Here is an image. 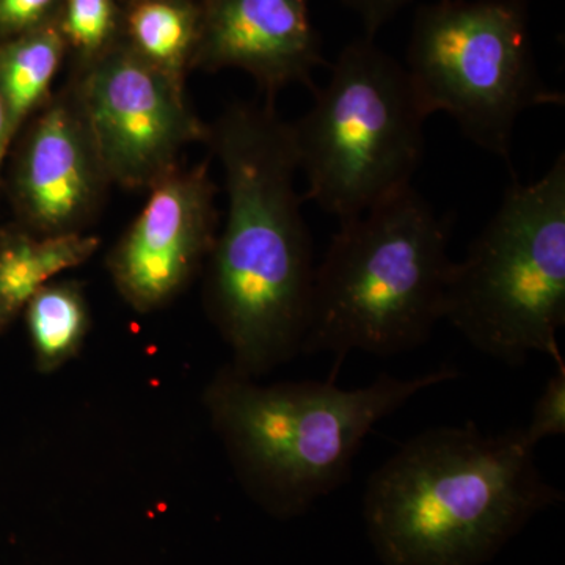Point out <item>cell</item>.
<instances>
[{"label":"cell","mask_w":565,"mask_h":565,"mask_svg":"<svg viewBox=\"0 0 565 565\" xmlns=\"http://www.w3.org/2000/svg\"><path fill=\"white\" fill-rule=\"evenodd\" d=\"M148 192L107 255L115 289L140 315L162 310L191 286L206 266L221 223L210 161L180 166Z\"/></svg>","instance_id":"9"},{"label":"cell","mask_w":565,"mask_h":565,"mask_svg":"<svg viewBox=\"0 0 565 565\" xmlns=\"http://www.w3.org/2000/svg\"><path fill=\"white\" fill-rule=\"evenodd\" d=\"M36 114L14 174L22 221L39 236L87 233L114 184L71 81Z\"/></svg>","instance_id":"10"},{"label":"cell","mask_w":565,"mask_h":565,"mask_svg":"<svg viewBox=\"0 0 565 565\" xmlns=\"http://www.w3.org/2000/svg\"><path fill=\"white\" fill-rule=\"evenodd\" d=\"M62 0H0V36L14 39L54 21Z\"/></svg>","instance_id":"18"},{"label":"cell","mask_w":565,"mask_h":565,"mask_svg":"<svg viewBox=\"0 0 565 565\" xmlns=\"http://www.w3.org/2000/svg\"><path fill=\"white\" fill-rule=\"evenodd\" d=\"M202 0H121V41L141 61L185 82L193 71Z\"/></svg>","instance_id":"13"},{"label":"cell","mask_w":565,"mask_h":565,"mask_svg":"<svg viewBox=\"0 0 565 565\" xmlns=\"http://www.w3.org/2000/svg\"><path fill=\"white\" fill-rule=\"evenodd\" d=\"M11 141L9 125H7L6 109H3L2 99H0V163H2L3 156H6L7 148Z\"/></svg>","instance_id":"20"},{"label":"cell","mask_w":565,"mask_h":565,"mask_svg":"<svg viewBox=\"0 0 565 565\" xmlns=\"http://www.w3.org/2000/svg\"><path fill=\"white\" fill-rule=\"evenodd\" d=\"M68 55L58 17L35 31L0 44V99L11 140L47 102L52 82Z\"/></svg>","instance_id":"14"},{"label":"cell","mask_w":565,"mask_h":565,"mask_svg":"<svg viewBox=\"0 0 565 565\" xmlns=\"http://www.w3.org/2000/svg\"><path fill=\"white\" fill-rule=\"evenodd\" d=\"M203 18L193 70H241L266 102L302 84L316 90L315 71L327 66L310 0H202Z\"/></svg>","instance_id":"11"},{"label":"cell","mask_w":565,"mask_h":565,"mask_svg":"<svg viewBox=\"0 0 565 565\" xmlns=\"http://www.w3.org/2000/svg\"><path fill=\"white\" fill-rule=\"evenodd\" d=\"M457 375L446 366L411 379L381 374L344 390L334 377L258 385L230 366L207 386L204 404L247 492L269 514L291 519L348 482L375 424Z\"/></svg>","instance_id":"3"},{"label":"cell","mask_w":565,"mask_h":565,"mask_svg":"<svg viewBox=\"0 0 565 565\" xmlns=\"http://www.w3.org/2000/svg\"><path fill=\"white\" fill-rule=\"evenodd\" d=\"M206 145L222 163L228 210L204 266V307L233 370L256 379L302 352L313 292L291 122L274 103H233Z\"/></svg>","instance_id":"1"},{"label":"cell","mask_w":565,"mask_h":565,"mask_svg":"<svg viewBox=\"0 0 565 565\" xmlns=\"http://www.w3.org/2000/svg\"><path fill=\"white\" fill-rule=\"evenodd\" d=\"M313 93V107L291 122L303 199L341 225L412 188L427 114L404 65L364 36L341 51Z\"/></svg>","instance_id":"6"},{"label":"cell","mask_w":565,"mask_h":565,"mask_svg":"<svg viewBox=\"0 0 565 565\" xmlns=\"http://www.w3.org/2000/svg\"><path fill=\"white\" fill-rule=\"evenodd\" d=\"M58 28L74 68H82L121 40V0H62Z\"/></svg>","instance_id":"16"},{"label":"cell","mask_w":565,"mask_h":565,"mask_svg":"<svg viewBox=\"0 0 565 565\" xmlns=\"http://www.w3.org/2000/svg\"><path fill=\"white\" fill-rule=\"evenodd\" d=\"M102 247L95 234L39 236L24 232L0 236V329L14 318L29 300L54 280L76 269Z\"/></svg>","instance_id":"12"},{"label":"cell","mask_w":565,"mask_h":565,"mask_svg":"<svg viewBox=\"0 0 565 565\" xmlns=\"http://www.w3.org/2000/svg\"><path fill=\"white\" fill-rule=\"evenodd\" d=\"M522 429L475 424L416 435L367 481L363 515L384 565H484L564 500Z\"/></svg>","instance_id":"2"},{"label":"cell","mask_w":565,"mask_h":565,"mask_svg":"<svg viewBox=\"0 0 565 565\" xmlns=\"http://www.w3.org/2000/svg\"><path fill=\"white\" fill-rule=\"evenodd\" d=\"M111 184L150 191L180 167L182 151L206 143L210 125L185 82L141 61L122 41L70 77Z\"/></svg>","instance_id":"8"},{"label":"cell","mask_w":565,"mask_h":565,"mask_svg":"<svg viewBox=\"0 0 565 565\" xmlns=\"http://www.w3.org/2000/svg\"><path fill=\"white\" fill-rule=\"evenodd\" d=\"M449 222L405 189L341 223L316 266L302 352L390 356L426 343L444 319Z\"/></svg>","instance_id":"4"},{"label":"cell","mask_w":565,"mask_h":565,"mask_svg":"<svg viewBox=\"0 0 565 565\" xmlns=\"http://www.w3.org/2000/svg\"><path fill=\"white\" fill-rule=\"evenodd\" d=\"M343 2L362 20L367 39H374L375 33L381 31L386 22L412 0H343Z\"/></svg>","instance_id":"19"},{"label":"cell","mask_w":565,"mask_h":565,"mask_svg":"<svg viewBox=\"0 0 565 565\" xmlns=\"http://www.w3.org/2000/svg\"><path fill=\"white\" fill-rule=\"evenodd\" d=\"M523 430L527 445L537 448L545 438L565 433V362L556 363V373L534 404L533 415Z\"/></svg>","instance_id":"17"},{"label":"cell","mask_w":565,"mask_h":565,"mask_svg":"<svg viewBox=\"0 0 565 565\" xmlns=\"http://www.w3.org/2000/svg\"><path fill=\"white\" fill-rule=\"evenodd\" d=\"M526 2L426 3L407 47L405 70L427 117L444 111L476 147L505 162L522 114L564 104L539 73Z\"/></svg>","instance_id":"7"},{"label":"cell","mask_w":565,"mask_h":565,"mask_svg":"<svg viewBox=\"0 0 565 565\" xmlns=\"http://www.w3.org/2000/svg\"><path fill=\"white\" fill-rule=\"evenodd\" d=\"M29 333L41 373L70 363L87 340L90 308L81 282L50 281L25 305Z\"/></svg>","instance_id":"15"},{"label":"cell","mask_w":565,"mask_h":565,"mask_svg":"<svg viewBox=\"0 0 565 565\" xmlns=\"http://www.w3.org/2000/svg\"><path fill=\"white\" fill-rule=\"evenodd\" d=\"M444 319L501 362L523 363L531 353L563 362L564 154L537 181L505 189L467 256L452 264Z\"/></svg>","instance_id":"5"}]
</instances>
